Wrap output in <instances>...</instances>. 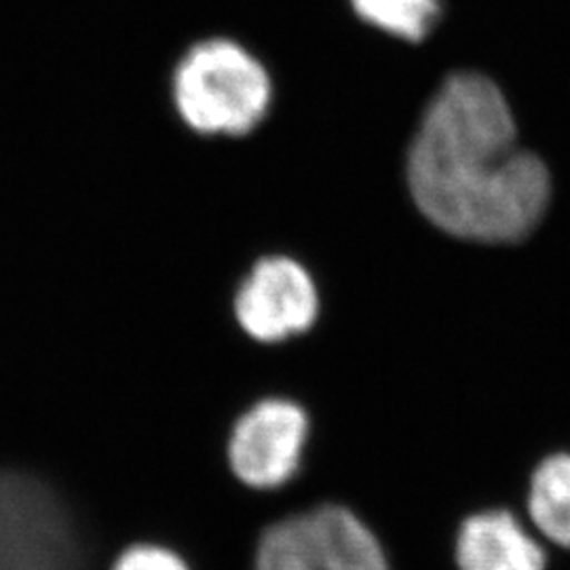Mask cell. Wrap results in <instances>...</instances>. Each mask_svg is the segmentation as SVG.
Here are the masks:
<instances>
[{
  "mask_svg": "<svg viewBox=\"0 0 570 570\" xmlns=\"http://www.w3.org/2000/svg\"><path fill=\"white\" fill-rule=\"evenodd\" d=\"M406 171L419 212L465 242H522L550 207L548 165L520 144L505 94L482 72H454L440 85Z\"/></svg>",
  "mask_w": 570,
  "mask_h": 570,
  "instance_id": "1",
  "label": "cell"
},
{
  "mask_svg": "<svg viewBox=\"0 0 570 570\" xmlns=\"http://www.w3.org/2000/svg\"><path fill=\"white\" fill-rule=\"evenodd\" d=\"M183 121L202 136H245L265 121L273 81L265 63L242 42L205 39L178 61L171 79Z\"/></svg>",
  "mask_w": 570,
  "mask_h": 570,
  "instance_id": "2",
  "label": "cell"
},
{
  "mask_svg": "<svg viewBox=\"0 0 570 570\" xmlns=\"http://www.w3.org/2000/svg\"><path fill=\"white\" fill-rule=\"evenodd\" d=\"M235 317L249 338L266 345L284 343L317 322L320 289L298 261L266 256L239 285Z\"/></svg>",
  "mask_w": 570,
  "mask_h": 570,
  "instance_id": "3",
  "label": "cell"
},
{
  "mask_svg": "<svg viewBox=\"0 0 570 570\" xmlns=\"http://www.w3.org/2000/svg\"><path fill=\"white\" fill-rule=\"evenodd\" d=\"M308 419L298 404L268 397L249 407L228 440V465L249 489L284 487L301 468Z\"/></svg>",
  "mask_w": 570,
  "mask_h": 570,
  "instance_id": "4",
  "label": "cell"
},
{
  "mask_svg": "<svg viewBox=\"0 0 570 570\" xmlns=\"http://www.w3.org/2000/svg\"><path fill=\"white\" fill-rule=\"evenodd\" d=\"M459 570H546V551L510 511L468 518L456 541Z\"/></svg>",
  "mask_w": 570,
  "mask_h": 570,
  "instance_id": "5",
  "label": "cell"
},
{
  "mask_svg": "<svg viewBox=\"0 0 570 570\" xmlns=\"http://www.w3.org/2000/svg\"><path fill=\"white\" fill-rule=\"evenodd\" d=\"M320 570H389L372 530L351 511L324 505L308 513Z\"/></svg>",
  "mask_w": 570,
  "mask_h": 570,
  "instance_id": "6",
  "label": "cell"
},
{
  "mask_svg": "<svg viewBox=\"0 0 570 570\" xmlns=\"http://www.w3.org/2000/svg\"><path fill=\"white\" fill-rule=\"evenodd\" d=\"M530 520L556 546L570 550V454H553L532 473Z\"/></svg>",
  "mask_w": 570,
  "mask_h": 570,
  "instance_id": "7",
  "label": "cell"
},
{
  "mask_svg": "<svg viewBox=\"0 0 570 570\" xmlns=\"http://www.w3.org/2000/svg\"><path fill=\"white\" fill-rule=\"evenodd\" d=\"M351 9L367 26L393 39L421 42L442 18V0H348Z\"/></svg>",
  "mask_w": 570,
  "mask_h": 570,
  "instance_id": "8",
  "label": "cell"
},
{
  "mask_svg": "<svg viewBox=\"0 0 570 570\" xmlns=\"http://www.w3.org/2000/svg\"><path fill=\"white\" fill-rule=\"evenodd\" d=\"M256 570H320L308 513L265 530L256 553Z\"/></svg>",
  "mask_w": 570,
  "mask_h": 570,
  "instance_id": "9",
  "label": "cell"
},
{
  "mask_svg": "<svg viewBox=\"0 0 570 570\" xmlns=\"http://www.w3.org/2000/svg\"><path fill=\"white\" fill-rule=\"evenodd\" d=\"M110 570H188V567L176 551L153 543H138L121 551Z\"/></svg>",
  "mask_w": 570,
  "mask_h": 570,
  "instance_id": "10",
  "label": "cell"
}]
</instances>
